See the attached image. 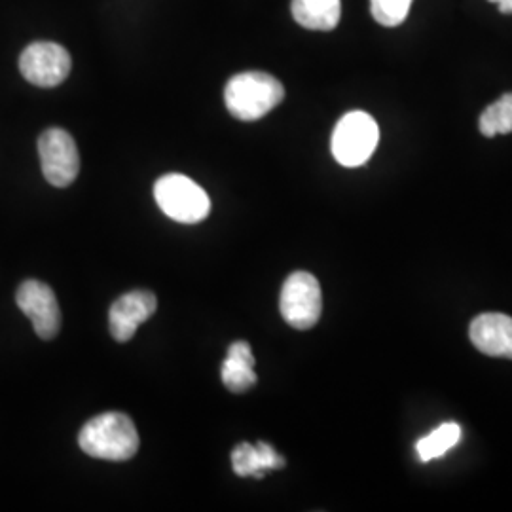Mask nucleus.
Listing matches in <instances>:
<instances>
[{
    "mask_svg": "<svg viewBox=\"0 0 512 512\" xmlns=\"http://www.w3.org/2000/svg\"><path fill=\"white\" fill-rule=\"evenodd\" d=\"M78 444L84 454L105 461H128L139 450V433L133 420L122 412H105L88 421Z\"/></svg>",
    "mask_w": 512,
    "mask_h": 512,
    "instance_id": "obj_1",
    "label": "nucleus"
},
{
    "mask_svg": "<svg viewBox=\"0 0 512 512\" xmlns=\"http://www.w3.org/2000/svg\"><path fill=\"white\" fill-rule=\"evenodd\" d=\"M283 99V84L272 74L260 71L236 74L224 88L226 109L241 122H256L264 118Z\"/></svg>",
    "mask_w": 512,
    "mask_h": 512,
    "instance_id": "obj_2",
    "label": "nucleus"
},
{
    "mask_svg": "<svg viewBox=\"0 0 512 512\" xmlns=\"http://www.w3.org/2000/svg\"><path fill=\"white\" fill-rule=\"evenodd\" d=\"M380 141L376 120L363 110H353L340 118L332 133V156L344 167L365 165Z\"/></svg>",
    "mask_w": 512,
    "mask_h": 512,
    "instance_id": "obj_3",
    "label": "nucleus"
},
{
    "mask_svg": "<svg viewBox=\"0 0 512 512\" xmlns=\"http://www.w3.org/2000/svg\"><path fill=\"white\" fill-rule=\"evenodd\" d=\"M154 198L169 219L183 224L202 222L211 211L209 196L202 186L179 173L158 179L154 184Z\"/></svg>",
    "mask_w": 512,
    "mask_h": 512,
    "instance_id": "obj_4",
    "label": "nucleus"
},
{
    "mask_svg": "<svg viewBox=\"0 0 512 512\" xmlns=\"http://www.w3.org/2000/svg\"><path fill=\"white\" fill-rule=\"evenodd\" d=\"M279 310L283 319L298 330H308L317 325L323 311V294L319 281L308 272H294L287 277Z\"/></svg>",
    "mask_w": 512,
    "mask_h": 512,
    "instance_id": "obj_5",
    "label": "nucleus"
},
{
    "mask_svg": "<svg viewBox=\"0 0 512 512\" xmlns=\"http://www.w3.org/2000/svg\"><path fill=\"white\" fill-rule=\"evenodd\" d=\"M38 154L48 183L57 188L74 183L80 173V154L71 133L59 128L46 129L38 139Z\"/></svg>",
    "mask_w": 512,
    "mask_h": 512,
    "instance_id": "obj_6",
    "label": "nucleus"
},
{
    "mask_svg": "<svg viewBox=\"0 0 512 512\" xmlns=\"http://www.w3.org/2000/svg\"><path fill=\"white\" fill-rule=\"evenodd\" d=\"M73 61L71 54L55 42H33L19 57L23 78L38 88H55L67 80Z\"/></svg>",
    "mask_w": 512,
    "mask_h": 512,
    "instance_id": "obj_7",
    "label": "nucleus"
},
{
    "mask_svg": "<svg viewBox=\"0 0 512 512\" xmlns=\"http://www.w3.org/2000/svg\"><path fill=\"white\" fill-rule=\"evenodd\" d=\"M16 302L19 310L31 319L38 338L54 340L61 329V310L54 291L42 281L29 279L19 285Z\"/></svg>",
    "mask_w": 512,
    "mask_h": 512,
    "instance_id": "obj_8",
    "label": "nucleus"
},
{
    "mask_svg": "<svg viewBox=\"0 0 512 512\" xmlns=\"http://www.w3.org/2000/svg\"><path fill=\"white\" fill-rule=\"evenodd\" d=\"M158 310V300L150 291H131L120 296L109 311L110 334L116 342H129L137 329Z\"/></svg>",
    "mask_w": 512,
    "mask_h": 512,
    "instance_id": "obj_9",
    "label": "nucleus"
},
{
    "mask_svg": "<svg viewBox=\"0 0 512 512\" xmlns=\"http://www.w3.org/2000/svg\"><path fill=\"white\" fill-rule=\"evenodd\" d=\"M471 342L480 353L512 359V317L503 313H482L469 329Z\"/></svg>",
    "mask_w": 512,
    "mask_h": 512,
    "instance_id": "obj_10",
    "label": "nucleus"
},
{
    "mask_svg": "<svg viewBox=\"0 0 512 512\" xmlns=\"http://www.w3.org/2000/svg\"><path fill=\"white\" fill-rule=\"evenodd\" d=\"M285 458L279 456L268 442H258L256 446L241 442L232 450V469L238 476L262 478L266 471L283 469Z\"/></svg>",
    "mask_w": 512,
    "mask_h": 512,
    "instance_id": "obj_11",
    "label": "nucleus"
},
{
    "mask_svg": "<svg viewBox=\"0 0 512 512\" xmlns=\"http://www.w3.org/2000/svg\"><path fill=\"white\" fill-rule=\"evenodd\" d=\"M220 376L222 384L232 393H245L251 387H255V357L247 342H234L228 348V355L220 368Z\"/></svg>",
    "mask_w": 512,
    "mask_h": 512,
    "instance_id": "obj_12",
    "label": "nucleus"
},
{
    "mask_svg": "<svg viewBox=\"0 0 512 512\" xmlns=\"http://www.w3.org/2000/svg\"><path fill=\"white\" fill-rule=\"evenodd\" d=\"M293 18L311 31H332L342 18V0H293Z\"/></svg>",
    "mask_w": 512,
    "mask_h": 512,
    "instance_id": "obj_13",
    "label": "nucleus"
},
{
    "mask_svg": "<svg viewBox=\"0 0 512 512\" xmlns=\"http://www.w3.org/2000/svg\"><path fill=\"white\" fill-rule=\"evenodd\" d=\"M461 439V427L458 423H444L437 427L433 433L427 437L418 440L416 450L420 454L421 461H431V459L444 456L448 450H452Z\"/></svg>",
    "mask_w": 512,
    "mask_h": 512,
    "instance_id": "obj_14",
    "label": "nucleus"
},
{
    "mask_svg": "<svg viewBox=\"0 0 512 512\" xmlns=\"http://www.w3.org/2000/svg\"><path fill=\"white\" fill-rule=\"evenodd\" d=\"M478 129L484 137L507 135L512 131V93H505L480 114Z\"/></svg>",
    "mask_w": 512,
    "mask_h": 512,
    "instance_id": "obj_15",
    "label": "nucleus"
},
{
    "mask_svg": "<svg viewBox=\"0 0 512 512\" xmlns=\"http://www.w3.org/2000/svg\"><path fill=\"white\" fill-rule=\"evenodd\" d=\"M412 0H370V12L384 27H397L401 25L408 12H410Z\"/></svg>",
    "mask_w": 512,
    "mask_h": 512,
    "instance_id": "obj_16",
    "label": "nucleus"
},
{
    "mask_svg": "<svg viewBox=\"0 0 512 512\" xmlns=\"http://www.w3.org/2000/svg\"><path fill=\"white\" fill-rule=\"evenodd\" d=\"M499 6L501 14H512V0H490Z\"/></svg>",
    "mask_w": 512,
    "mask_h": 512,
    "instance_id": "obj_17",
    "label": "nucleus"
}]
</instances>
